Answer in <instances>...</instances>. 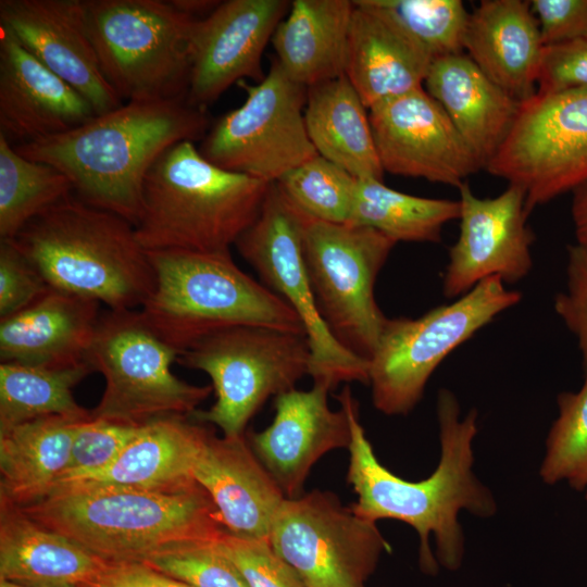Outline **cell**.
<instances>
[{"mask_svg":"<svg viewBox=\"0 0 587 587\" xmlns=\"http://www.w3.org/2000/svg\"><path fill=\"white\" fill-rule=\"evenodd\" d=\"M554 311L575 336L587 372V248L567 247L566 287L554 298Z\"/></svg>","mask_w":587,"mask_h":587,"instance_id":"cell-42","label":"cell"},{"mask_svg":"<svg viewBox=\"0 0 587 587\" xmlns=\"http://www.w3.org/2000/svg\"><path fill=\"white\" fill-rule=\"evenodd\" d=\"M396 243L371 227L305 220L303 258L320 314L334 337L366 361L388 320L374 286Z\"/></svg>","mask_w":587,"mask_h":587,"instance_id":"cell-11","label":"cell"},{"mask_svg":"<svg viewBox=\"0 0 587 587\" xmlns=\"http://www.w3.org/2000/svg\"><path fill=\"white\" fill-rule=\"evenodd\" d=\"M148 254L155 286L139 311L178 354L200 339L235 326L304 333L291 307L239 268L229 251Z\"/></svg>","mask_w":587,"mask_h":587,"instance_id":"cell-6","label":"cell"},{"mask_svg":"<svg viewBox=\"0 0 587 587\" xmlns=\"http://www.w3.org/2000/svg\"><path fill=\"white\" fill-rule=\"evenodd\" d=\"M525 190V209L587 182V88L535 93L485 168Z\"/></svg>","mask_w":587,"mask_h":587,"instance_id":"cell-14","label":"cell"},{"mask_svg":"<svg viewBox=\"0 0 587 587\" xmlns=\"http://www.w3.org/2000/svg\"><path fill=\"white\" fill-rule=\"evenodd\" d=\"M559 414L547 438L539 476L545 484L566 483L576 490L587 488V372L577 391L557 399Z\"/></svg>","mask_w":587,"mask_h":587,"instance_id":"cell-37","label":"cell"},{"mask_svg":"<svg viewBox=\"0 0 587 587\" xmlns=\"http://www.w3.org/2000/svg\"><path fill=\"white\" fill-rule=\"evenodd\" d=\"M217 546L248 587H307L268 538H243L225 530Z\"/></svg>","mask_w":587,"mask_h":587,"instance_id":"cell-39","label":"cell"},{"mask_svg":"<svg viewBox=\"0 0 587 587\" xmlns=\"http://www.w3.org/2000/svg\"><path fill=\"white\" fill-rule=\"evenodd\" d=\"M289 5L284 0H228L197 18L187 102L205 110L239 79L262 82L263 51Z\"/></svg>","mask_w":587,"mask_h":587,"instance_id":"cell-18","label":"cell"},{"mask_svg":"<svg viewBox=\"0 0 587 587\" xmlns=\"http://www.w3.org/2000/svg\"><path fill=\"white\" fill-rule=\"evenodd\" d=\"M210 433L207 423L199 422L191 415L157 420L145 425L105 467L63 478L57 485L110 486L159 491L192 488L199 485L193 477V467Z\"/></svg>","mask_w":587,"mask_h":587,"instance_id":"cell-23","label":"cell"},{"mask_svg":"<svg viewBox=\"0 0 587 587\" xmlns=\"http://www.w3.org/2000/svg\"><path fill=\"white\" fill-rule=\"evenodd\" d=\"M424 84L479 167L486 168L509 135L522 102L495 84L463 52L434 60Z\"/></svg>","mask_w":587,"mask_h":587,"instance_id":"cell-26","label":"cell"},{"mask_svg":"<svg viewBox=\"0 0 587 587\" xmlns=\"http://www.w3.org/2000/svg\"><path fill=\"white\" fill-rule=\"evenodd\" d=\"M332 389L328 382L315 379L309 390L292 388L276 396L273 422L248 436L254 454L286 498L302 495L310 470L325 453L350 446L346 409L328 405Z\"/></svg>","mask_w":587,"mask_h":587,"instance_id":"cell-20","label":"cell"},{"mask_svg":"<svg viewBox=\"0 0 587 587\" xmlns=\"http://www.w3.org/2000/svg\"><path fill=\"white\" fill-rule=\"evenodd\" d=\"M0 27L77 90L97 115L123 104L101 72L82 0H1Z\"/></svg>","mask_w":587,"mask_h":587,"instance_id":"cell-19","label":"cell"},{"mask_svg":"<svg viewBox=\"0 0 587 587\" xmlns=\"http://www.w3.org/2000/svg\"><path fill=\"white\" fill-rule=\"evenodd\" d=\"M209 117L186 99L128 101L71 130L13 145L64 173L75 196L136 226L145 178L173 145L203 138Z\"/></svg>","mask_w":587,"mask_h":587,"instance_id":"cell-2","label":"cell"},{"mask_svg":"<svg viewBox=\"0 0 587 587\" xmlns=\"http://www.w3.org/2000/svg\"><path fill=\"white\" fill-rule=\"evenodd\" d=\"M545 46L587 39V0H532Z\"/></svg>","mask_w":587,"mask_h":587,"instance_id":"cell-44","label":"cell"},{"mask_svg":"<svg viewBox=\"0 0 587 587\" xmlns=\"http://www.w3.org/2000/svg\"><path fill=\"white\" fill-rule=\"evenodd\" d=\"M177 357L139 310L102 313L87 354L105 380L92 416L140 427L168 416L191 415L213 388L175 376L171 365Z\"/></svg>","mask_w":587,"mask_h":587,"instance_id":"cell-10","label":"cell"},{"mask_svg":"<svg viewBox=\"0 0 587 587\" xmlns=\"http://www.w3.org/2000/svg\"><path fill=\"white\" fill-rule=\"evenodd\" d=\"M177 362L207 373L215 391L214 404L191 416L235 437L245 435L270 397L295 388L309 374L311 349L304 333L242 325L200 339L179 353Z\"/></svg>","mask_w":587,"mask_h":587,"instance_id":"cell-9","label":"cell"},{"mask_svg":"<svg viewBox=\"0 0 587 587\" xmlns=\"http://www.w3.org/2000/svg\"><path fill=\"white\" fill-rule=\"evenodd\" d=\"M96 115L77 90L0 27V133L11 143L64 133Z\"/></svg>","mask_w":587,"mask_h":587,"instance_id":"cell-21","label":"cell"},{"mask_svg":"<svg viewBox=\"0 0 587 587\" xmlns=\"http://www.w3.org/2000/svg\"><path fill=\"white\" fill-rule=\"evenodd\" d=\"M460 233L449 249L442 291L447 298L463 296L482 280L498 276L514 283L533 266L534 234L526 221L525 190L509 184L495 198L480 199L461 185Z\"/></svg>","mask_w":587,"mask_h":587,"instance_id":"cell-17","label":"cell"},{"mask_svg":"<svg viewBox=\"0 0 587 587\" xmlns=\"http://www.w3.org/2000/svg\"><path fill=\"white\" fill-rule=\"evenodd\" d=\"M170 3L179 12L192 17L208 16L212 13L221 1L215 0H171Z\"/></svg>","mask_w":587,"mask_h":587,"instance_id":"cell-47","label":"cell"},{"mask_svg":"<svg viewBox=\"0 0 587 587\" xmlns=\"http://www.w3.org/2000/svg\"><path fill=\"white\" fill-rule=\"evenodd\" d=\"M354 2L345 76L372 107L423 87L433 60L388 17Z\"/></svg>","mask_w":587,"mask_h":587,"instance_id":"cell-27","label":"cell"},{"mask_svg":"<svg viewBox=\"0 0 587 587\" xmlns=\"http://www.w3.org/2000/svg\"><path fill=\"white\" fill-rule=\"evenodd\" d=\"M101 72L122 99H186L192 18L161 0H82Z\"/></svg>","mask_w":587,"mask_h":587,"instance_id":"cell-7","label":"cell"},{"mask_svg":"<svg viewBox=\"0 0 587 587\" xmlns=\"http://www.w3.org/2000/svg\"><path fill=\"white\" fill-rule=\"evenodd\" d=\"M49 288L13 240H0V319L26 308Z\"/></svg>","mask_w":587,"mask_h":587,"instance_id":"cell-41","label":"cell"},{"mask_svg":"<svg viewBox=\"0 0 587 587\" xmlns=\"http://www.w3.org/2000/svg\"><path fill=\"white\" fill-rule=\"evenodd\" d=\"M307 215L270 185L254 222L235 246L261 278L298 315L311 349L309 375L333 388L342 382L369 384V361L346 349L322 319L303 258Z\"/></svg>","mask_w":587,"mask_h":587,"instance_id":"cell-12","label":"cell"},{"mask_svg":"<svg viewBox=\"0 0 587 587\" xmlns=\"http://www.w3.org/2000/svg\"><path fill=\"white\" fill-rule=\"evenodd\" d=\"M0 587H33V586H27V585H22V584L13 583L10 580H5V579H0Z\"/></svg>","mask_w":587,"mask_h":587,"instance_id":"cell-48","label":"cell"},{"mask_svg":"<svg viewBox=\"0 0 587 587\" xmlns=\"http://www.w3.org/2000/svg\"><path fill=\"white\" fill-rule=\"evenodd\" d=\"M73 195L57 167L20 154L0 133V239L12 240L39 214Z\"/></svg>","mask_w":587,"mask_h":587,"instance_id":"cell-34","label":"cell"},{"mask_svg":"<svg viewBox=\"0 0 587 587\" xmlns=\"http://www.w3.org/2000/svg\"><path fill=\"white\" fill-rule=\"evenodd\" d=\"M80 421L48 416L0 429V502L22 508L54 488L68 467Z\"/></svg>","mask_w":587,"mask_h":587,"instance_id":"cell-30","label":"cell"},{"mask_svg":"<svg viewBox=\"0 0 587 587\" xmlns=\"http://www.w3.org/2000/svg\"><path fill=\"white\" fill-rule=\"evenodd\" d=\"M268 539L307 587H364L390 551L375 522L319 489L285 498Z\"/></svg>","mask_w":587,"mask_h":587,"instance_id":"cell-15","label":"cell"},{"mask_svg":"<svg viewBox=\"0 0 587 587\" xmlns=\"http://www.w3.org/2000/svg\"><path fill=\"white\" fill-rule=\"evenodd\" d=\"M142 427L110 422L93 417L92 414L80 421L73 440L70 464L61 479L105 467L139 434Z\"/></svg>","mask_w":587,"mask_h":587,"instance_id":"cell-40","label":"cell"},{"mask_svg":"<svg viewBox=\"0 0 587 587\" xmlns=\"http://www.w3.org/2000/svg\"><path fill=\"white\" fill-rule=\"evenodd\" d=\"M357 180L347 171L316 154L275 184L308 217L345 224L350 220Z\"/></svg>","mask_w":587,"mask_h":587,"instance_id":"cell-36","label":"cell"},{"mask_svg":"<svg viewBox=\"0 0 587 587\" xmlns=\"http://www.w3.org/2000/svg\"><path fill=\"white\" fill-rule=\"evenodd\" d=\"M337 399L346 409L351 427L347 482L358 495L351 505L353 512L375 523L391 519L412 526L420 538L419 564L424 574H437L439 565L448 571L460 569L465 550L460 512L484 519L497 512L494 495L473 472L476 410L461 416L453 392L439 390V461L428 477L411 482L395 475L377 460L348 385Z\"/></svg>","mask_w":587,"mask_h":587,"instance_id":"cell-1","label":"cell"},{"mask_svg":"<svg viewBox=\"0 0 587 587\" xmlns=\"http://www.w3.org/2000/svg\"><path fill=\"white\" fill-rule=\"evenodd\" d=\"M217 541L176 548L142 564L190 587H248Z\"/></svg>","mask_w":587,"mask_h":587,"instance_id":"cell-38","label":"cell"},{"mask_svg":"<svg viewBox=\"0 0 587 587\" xmlns=\"http://www.w3.org/2000/svg\"><path fill=\"white\" fill-rule=\"evenodd\" d=\"M21 509L109 564L145 563L176 548L215 542L226 530L200 485L159 491L61 484Z\"/></svg>","mask_w":587,"mask_h":587,"instance_id":"cell-3","label":"cell"},{"mask_svg":"<svg viewBox=\"0 0 587 587\" xmlns=\"http://www.w3.org/2000/svg\"><path fill=\"white\" fill-rule=\"evenodd\" d=\"M245 89V102L211 126L199 151L224 170L273 184L319 154L305 127L307 87L275 60L262 82Z\"/></svg>","mask_w":587,"mask_h":587,"instance_id":"cell-13","label":"cell"},{"mask_svg":"<svg viewBox=\"0 0 587 587\" xmlns=\"http://www.w3.org/2000/svg\"><path fill=\"white\" fill-rule=\"evenodd\" d=\"M86 587H190L142 563L109 564Z\"/></svg>","mask_w":587,"mask_h":587,"instance_id":"cell-45","label":"cell"},{"mask_svg":"<svg viewBox=\"0 0 587 587\" xmlns=\"http://www.w3.org/2000/svg\"><path fill=\"white\" fill-rule=\"evenodd\" d=\"M290 7L271 40L287 76L307 88L344 76L354 2L295 0Z\"/></svg>","mask_w":587,"mask_h":587,"instance_id":"cell-29","label":"cell"},{"mask_svg":"<svg viewBox=\"0 0 587 587\" xmlns=\"http://www.w3.org/2000/svg\"><path fill=\"white\" fill-rule=\"evenodd\" d=\"M369 118L384 172L459 188L480 170L446 111L423 87L372 107Z\"/></svg>","mask_w":587,"mask_h":587,"instance_id":"cell-16","label":"cell"},{"mask_svg":"<svg viewBox=\"0 0 587 587\" xmlns=\"http://www.w3.org/2000/svg\"><path fill=\"white\" fill-rule=\"evenodd\" d=\"M434 61L462 53L469 14L461 0H364Z\"/></svg>","mask_w":587,"mask_h":587,"instance_id":"cell-35","label":"cell"},{"mask_svg":"<svg viewBox=\"0 0 587 587\" xmlns=\"http://www.w3.org/2000/svg\"><path fill=\"white\" fill-rule=\"evenodd\" d=\"M586 500H587V488L585 489Z\"/></svg>","mask_w":587,"mask_h":587,"instance_id":"cell-49","label":"cell"},{"mask_svg":"<svg viewBox=\"0 0 587 587\" xmlns=\"http://www.w3.org/2000/svg\"><path fill=\"white\" fill-rule=\"evenodd\" d=\"M224 528L238 537L268 538L285 496L245 435L209 434L193 467Z\"/></svg>","mask_w":587,"mask_h":587,"instance_id":"cell-22","label":"cell"},{"mask_svg":"<svg viewBox=\"0 0 587 587\" xmlns=\"http://www.w3.org/2000/svg\"><path fill=\"white\" fill-rule=\"evenodd\" d=\"M12 240L51 288L112 311L139 310L155 286L135 226L75 195L32 220Z\"/></svg>","mask_w":587,"mask_h":587,"instance_id":"cell-4","label":"cell"},{"mask_svg":"<svg viewBox=\"0 0 587 587\" xmlns=\"http://www.w3.org/2000/svg\"><path fill=\"white\" fill-rule=\"evenodd\" d=\"M498 276L488 277L452 303L424 315L388 319L369 360L374 407L386 415H405L422 399L437 366L457 347L517 304L516 290Z\"/></svg>","mask_w":587,"mask_h":587,"instance_id":"cell-8","label":"cell"},{"mask_svg":"<svg viewBox=\"0 0 587 587\" xmlns=\"http://www.w3.org/2000/svg\"><path fill=\"white\" fill-rule=\"evenodd\" d=\"M463 46L478 68L517 101L536 93L545 45L529 1H480L469 14Z\"/></svg>","mask_w":587,"mask_h":587,"instance_id":"cell-24","label":"cell"},{"mask_svg":"<svg viewBox=\"0 0 587 587\" xmlns=\"http://www.w3.org/2000/svg\"><path fill=\"white\" fill-rule=\"evenodd\" d=\"M572 193L571 214L577 245L587 248V182Z\"/></svg>","mask_w":587,"mask_h":587,"instance_id":"cell-46","label":"cell"},{"mask_svg":"<svg viewBox=\"0 0 587 587\" xmlns=\"http://www.w3.org/2000/svg\"><path fill=\"white\" fill-rule=\"evenodd\" d=\"M459 200L423 198L378 179H358L349 223L398 241L438 242L445 224L459 220Z\"/></svg>","mask_w":587,"mask_h":587,"instance_id":"cell-33","label":"cell"},{"mask_svg":"<svg viewBox=\"0 0 587 587\" xmlns=\"http://www.w3.org/2000/svg\"><path fill=\"white\" fill-rule=\"evenodd\" d=\"M99 305L95 300L49 288L26 308L0 319L1 362H86L101 317Z\"/></svg>","mask_w":587,"mask_h":587,"instance_id":"cell-25","label":"cell"},{"mask_svg":"<svg viewBox=\"0 0 587 587\" xmlns=\"http://www.w3.org/2000/svg\"><path fill=\"white\" fill-rule=\"evenodd\" d=\"M537 93L587 88V39L545 46Z\"/></svg>","mask_w":587,"mask_h":587,"instance_id":"cell-43","label":"cell"},{"mask_svg":"<svg viewBox=\"0 0 587 587\" xmlns=\"http://www.w3.org/2000/svg\"><path fill=\"white\" fill-rule=\"evenodd\" d=\"M366 109L344 75L307 88L305 127L321 157L357 179L383 180Z\"/></svg>","mask_w":587,"mask_h":587,"instance_id":"cell-31","label":"cell"},{"mask_svg":"<svg viewBox=\"0 0 587 587\" xmlns=\"http://www.w3.org/2000/svg\"><path fill=\"white\" fill-rule=\"evenodd\" d=\"M270 185L211 163L193 141H179L145 178L138 241L146 251H229L257 218Z\"/></svg>","mask_w":587,"mask_h":587,"instance_id":"cell-5","label":"cell"},{"mask_svg":"<svg viewBox=\"0 0 587 587\" xmlns=\"http://www.w3.org/2000/svg\"><path fill=\"white\" fill-rule=\"evenodd\" d=\"M109 563L0 502V579L33 587H86Z\"/></svg>","mask_w":587,"mask_h":587,"instance_id":"cell-28","label":"cell"},{"mask_svg":"<svg viewBox=\"0 0 587 587\" xmlns=\"http://www.w3.org/2000/svg\"><path fill=\"white\" fill-rule=\"evenodd\" d=\"M89 362L70 365L0 363V429L48 416L85 420L73 388L93 372Z\"/></svg>","mask_w":587,"mask_h":587,"instance_id":"cell-32","label":"cell"}]
</instances>
